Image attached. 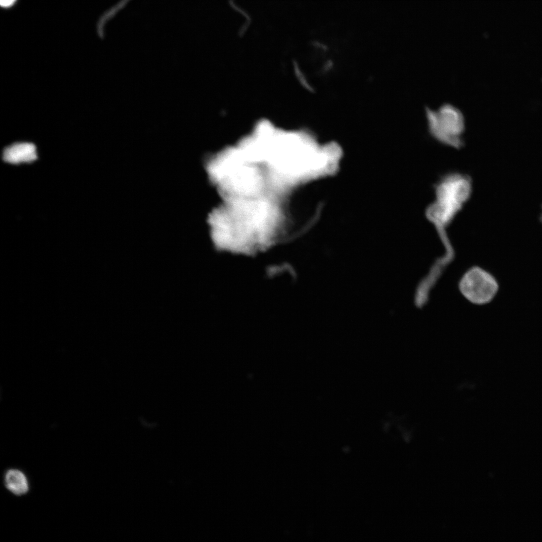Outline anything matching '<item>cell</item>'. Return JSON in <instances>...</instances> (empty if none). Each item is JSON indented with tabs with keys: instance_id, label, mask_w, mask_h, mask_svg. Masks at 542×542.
<instances>
[{
	"instance_id": "6da1fadb",
	"label": "cell",
	"mask_w": 542,
	"mask_h": 542,
	"mask_svg": "<svg viewBox=\"0 0 542 542\" xmlns=\"http://www.w3.org/2000/svg\"><path fill=\"white\" fill-rule=\"evenodd\" d=\"M224 199L209 218L218 247L250 252L269 245L282 234V211L275 197Z\"/></svg>"
},
{
	"instance_id": "7a4b0ae2",
	"label": "cell",
	"mask_w": 542,
	"mask_h": 542,
	"mask_svg": "<svg viewBox=\"0 0 542 542\" xmlns=\"http://www.w3.org/2000/svg\"><path fill=\"white\" fill-rule=\"evenodd\" d=\"M206 169L223 198H248L268 193L262 170L242 152L215 156L208 161Z\"/></svg>"
},
{
	"instance_id": "3957f363",
	"label": "cell",
	"mask_w": 542,
	"mask_h": 542,
	"mask_svg": "<svg viewBox=\"0 0 542 542\" xmlns=\"http://www.w3.org/2000/svg\"><path fill=\"white\" fill-rule=\"evenodd\" d=\"M471 190L470 178L458 173L443 177L435 188V198L427 209L426 216L445 248L451 246L447 229L469 199Z\"/></svg>"
},
{
	"instance_id": "277c9868",
	"label": "cell",
	"mask_w": 542,
	"mask_h": 542,
	"mask_svg": "<svg viewBox=\"0 0 542 542\" xmlns=\"http://www.w3.org/2000/svg\"><path fill=\"white\" fill-rule=\"evenodd\" d=\"M457 287L460 295L467 302L478 307L488 305L494 301L500 288L494 274L478 265H472L463 272Z\"/></svg>"
},
{
	"instance_id": "5b68a950",
	"label": "cell",
	"mask_w": 542,
	"mask_h": 542,
	"mask_svg": "<svg viewBox=\"0 0 542 542\" xmlns=\"http://www.w3.org/2000/svg\"><path fill=\"white\" fill-rule=\"evenodd\" d=\"M430 132L441 143L458 148L462 145L465 129L463 116L451 104H444L437 110L426 109Z\"/></svg>"
},
{
	"instance_id": "8992f818",
	"label": "cell",
	"mask_w": 542,
	"mask_h": 542,
	"mask_svg": "<svg viewBox=\"0 0 542 542\" xmlns=\"http://www.w3.org/2000/svg\"><path fill=\"white\" fill-rule=\"evenodd\" d=\"M3 160L12 164L31 163L37 159L36 148L32 143H16L5 148Z\"/></svg>"
},
{
	"instance_id": "52a82bcc",
	"label": "cell",
	"mask_w": 542,
	"mask_h": 542,
	"mask_svg": "<svg viewBox=\"0 0 542 542\" xmlns=\"http://www.w3.org/2000/svg\"><path fill=\"white\" fill-rule=\"evenodd\" d=\"M4 484L8 490L17 496L24 495L29 490L27 477L24 472L17 469H10L6 472Z\"/></svg>"
},
{
	"instance_id": "ba28073f",
	"label": "cell",
	"mask_w": 542,
	"mask_h": 542,
	"mask_svg": "<svg viewBox=\"0 0 542 542\" xmlns=\"http://www.w3.org/2000/svg\"><path fill=\"white\" fill-rule=\"evenodd\" d=\"M16 0H0L1 5L3 7H8L12 5Z\"/></svg>"
}]
</instances>
